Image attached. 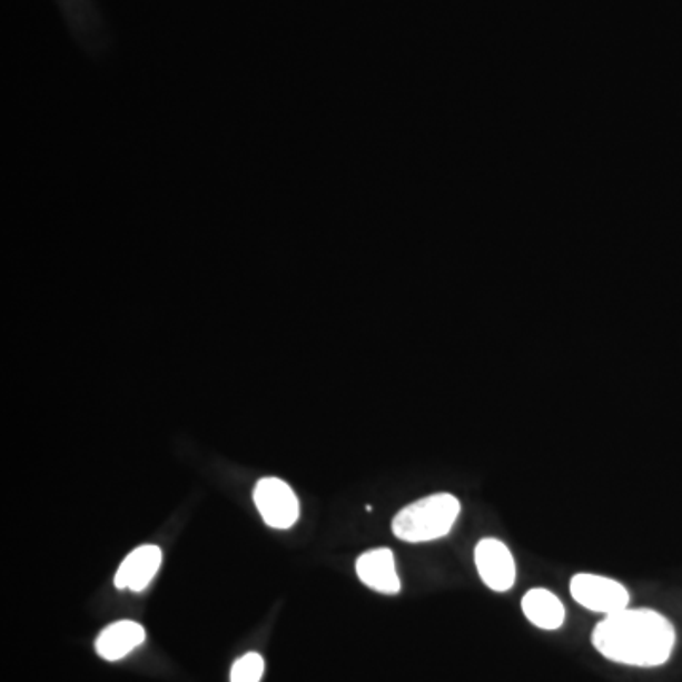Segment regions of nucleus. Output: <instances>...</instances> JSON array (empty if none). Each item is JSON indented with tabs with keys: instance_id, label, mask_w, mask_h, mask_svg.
I'll return each mask as SVG.
<instances>
[{
	"instance_id": "f257e3e1",
	"label": "nucleus",
	"mask_w": 682,
	"mask_h": 682,
	"mask_svg": "<svg viewBox=\"0 0 682 682\" xmlns=\"http://www.w3.org/2000/svg\"><path fill=\"white\" fill-rule=\"evenodd\" d=\"M670 620L652 609H624L595 625L592 644L601 656L630 668H660L675 649Z\"/></svg>"
},
{
	"instance_id": "f03ea898",
	"label": "nucleus",
	"mask_w": 682,
	"mask_h": 682,
	"mask_svg": "<svg viewBox=\"0 0 682 682\" xmlns=\"http://www.w3.org/2000/svg\"><path fill=\"white\" fill-rule=\"evenodd\" d=\"M459 514V498L452 493H434L402 508L393 520V533L412 544L438 541L452 533Z\"/></svg>"
},
{
	"instance_id": "7ed1b4c3",
	"label": "nucleus",
	"mask_w": 682,
	"mask_h": 682,
	"mask_svg": "<svg viewBox=\"0 0 682 682\" xmlns=\"http://www.w3.org/2000/svg\"><path fill=\"white\" fill-rule=\"evenodd\" d=\"M571 595L579 605L587 611L600 612L605 616L616 614L630 606V592L619 581H612L601 574L579 573L574 574L569 584Z\"/></svg>"
},
{
	"instance_id": "20e7f679",
	"label": "nucleus",
	"mask_w": 682,
	"mask_h": 682,
	"mask_svg": "<svg viewBox=\"0 0 682 682\" xmlns=\"http://www.w3.org/2000/svg\"><path fill=\"white\" fill-rule=\"evenodd\" d=\"M255 504L261 520L274 530H290L300 517V503L290 485L279 478H264L256 484Z\"/></svg>"
},
{
	"instance_id": "39448f33",
	"label": "nucleus",
	"mask_w": 682,
	"mask_h": 682,
	"mask_svg": "<svg viewBox=\"0 0 682 682\" xmlns=\"http://www.w3.org/2000/svg\"><path fill=\"white\" fill-rule=\"evenodd\" d=\"M480 579L493 592H508L516 584V562L511 548L498 538H482L474 548Z\"/></svg>"
},
{
	"instance_id": "423d86ee",
	"label": "nucleus",
	"mask_w": 682,
	"mask_h": 682,
	"mask_svg": "<svg viewBox=\"0 0 682 682\" xmlns=\"http://www.w3.org/2000/svg\"><path fill=\"white\" fill-rule=\"evenodd\" d=\"M357 576L364 586L385 595L401 592V576L396 573L395 555L389 548H376L366 552L357 560Z\"/></svg>"
},
{
	"instance_id": "0eeeda50",
	"label": "nucleus",
	"mask_w": 682,
	"mask_h": 682,
	"mask_svg": "<svg viewBox=\"0 0 682 682\" xmlns=\"http://www.w3.org/2000/svg\"><path fill=\"white\" fill-rule=\"evenodd\" d=\"M161 567L160 546L154 544H142L135 548L131 554L121 562L120 569L115 576V584L118 590H131V592H142L152 582L156 573Z\"/></svg>"
},
{
	"instance_id": "6e6552de",
	"label": "nucleus",
	"mask_w": 682,
	"mask_h": 682,
	"mask_svg": "<svg viewBox=\"0 0 682 682\" xmlns=\"http://www.w3.org/2000/svg\"><path fill=\"white\" fill-rule=\"evenodd\" d=\"M145 639H147V632L141 624L131 622V620H121V622L109 625L107 630H102L96 641V651L105 660L116 662V660L128 656L129 652H134L137 646H141Z\"/></svg>"
},
{
	"instance_id": "1a4fd4ad",
	"label": "nucleus",
	"mask_w": 682,
	"mask_h": 682,
	"mask_svg": "<svg viewBox=\"0 0 682 682\" xmlns=\"http://www.w3.org/2000/svg\"><path fill=\"white\" fill-rule=\"evenodd\" d=\"M522 611L531 624L546 632L560 630L565 622V606L562 600L544 587H533L523 595Z\"/></svg>"
},
{
	"instance_id": "9d476101",
	"label": "nucleus",
	"mask_w": 682,
	"mask_h": 682,
	"mask_svg": "<svg viewBox=\"0 0 682 682\" xmlns=\"http://www.w3.org/2000/svg\"><path fill=\"white\" fill-rule=\"evenodd\" d=\"M264 658L256 652H249L245 656L239 658L234 668H231L230 682H260L264 675Z\"/></svg>"
}]
</instances>
